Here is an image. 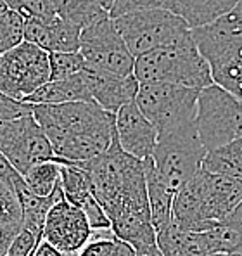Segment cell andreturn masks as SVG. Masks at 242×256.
I'll return each instance as SVG.
<instances>
[{
  "label": "cell",
  "mask_w": 242,
  "mask_h": 256,
  "mask_svg": "<svg viewBox=\"0 0 242 256\" xmlns=\"http://www.w3.org/2000/svg\"><path fill=\"white\" fill-rule=\"evenodd\" d=\"M32 114L45 134L54 156L66 163H85L111 146L116 135L114 114L96 102L32 106Z\"/></svg>",
  "instance_id": "1"
},
{
  "label": "cell",
  "mask_w": 242,
  "mask_h": 256,
  "mask_svg": "<svg viewBox=\"0 0 242 256\" xmlns=\"http://www.w3.org/2000/svg\"><path fill=\"white\" fill-rule=\"evenodd\" d=\"M134 76L138 84H170L194 90L213 85L210 64L198 50L192 35L137 58Z\"/></svg>",
  "instance_id": "2"
},
{
  "label": "cell",
  "mask_w": 242,
  "mask_h": 256,
  "mask_svg": "<svg viewBox=\"0 0 242 256\" xmlns=\"http://www.w3.org/2000/svg\"><path fill=\"white\" fill-rule=\"evenodd\" d=\"M112 21L135 59L147 52L178 44L190 35L187 22L170 10H134Z\"/></svg>",
  "instance_id": "3"
},
{
  "label": "cell",
  "mask_w": 242,
  "mask_h": 256,
  "mask_svg": "<svg viewBox=\"0 0 242 256\" xmlns=\"http://www.w3.org/2000/svg\"><path fill=\"white\" fill-rule=\"evenodd\" d=\"M194 125L206 152L242 138V100L214 84L199 90Z\"/></svg>",
  "instance_id": "4"
},
{
  "label": "cell",
  "mask_w": 242,
  "mask_h": 256,
  "mask_svg": "<svg viewBox=\"0 0 242 256\" xmlns=\"http://www.w3.org/2000/svg\"><path fill=\"white\" fill-rule=\"evenodd\" d=\"M206 149L201 144L196 125H185L158 137L152 163L158 173L173 192L188 184L201 170Z\"/></svg>",
  "instance_id": "5"
},
{
  "label": "cell",
  "mask_w": 242,
  "mask_h": 256,
  "mask_svg": "<svg viewBox=\"0 0 242 256\" xmlns=\"http://www.w3.org/2000/svg\"><path fill=\"white\" fill-rule=\"evenodd\" d=\"M199 90L170 84H140L135 104L156 128L158 137L196 120Z\"/></svg>",
  "instance_id": "6"
},
{
  "label": "cell",
  "mask_w": 242,
  "mask_h": 256,
  "mask_svg": "<svg viewBox=\"0 0 242 256\" xmlns=\"http://www.w3.org/2000/svg\"><path fill=\"white\" fill-rule=\"evenodd\" d=\"M78 52L90 68L109 71L120 76L134 74L135 58L126 48L109 14H102L83 26Z\"/></svg>",
  "instance_id": "7"
},
{
  "label": "cell",
  "mask_w": 242,
  "mask_h": 256,
  "mask_svg": "<svg viewBox=\"0 0 242 256\" xmlns=\"http://www.w3.org/2000/svg\"><path fill=\"white\" fill-rule=\"evenodd\" d=\"M50 82L48 52L22 42L0 56V92L14 100H22Z\"/></svg>",
  "instance_id": "8"
},
{
  "label": "cell",
  "mask_w": 242,
  "mask_h": 256,
  "mask_svg": "<svg viewBox=\"0 0 242 256\" xmlns=\"http://www.w3.org/2000/svg\"><path fill=\"white\" fill-rule=\"evenodd\" d=\"M0 152L21 176L38 163L58 161L33 114L0 123Z\"/></svg>",
  "instance_id": "9"
},
{
  "label": "cell",
  "mask_w": 242,
  "mask_h": 256,
  "mask_svg": "<svg viewBox=\"0 0 242 256\" xmlns=\"http://www.w3.org/2000/svg\"><path fill=\"white\" fill-rule=\"evenodd\" d=\"M92 236L94 232L88 228L83 212L62 196L47 213L42 239L59 250L62 256H70L80 253L92 240Z\"/></svg>",
  "instance_id": "10"
},
{
  "label": "cell",
  "mask_w": 242,
  "mask_h": 256,
  "mask_svg": "<svg viewBox=\"0 0 242 256\" xmlns=\"http://www.w3.org/2000/svg\"><path fill=\"white\" fill-rule=\"evenodd\" d=\"M114 130L116 140L126 154L138 161L152 156L158 144V132L135 102L123 106L114 114Z\"/></svg>",
  "instance_id": "11"
},
{
  "label": "cell",
  "mask_w": 242,
  "mask_h": 256,
  "mask_svg": "<svg viewBox=\"0 0 242 256\" xmlns=\"http://www.w3.org/2000/svg\"><path fill=\"white\" fill-rule=\"evenodd\" d=\"M82 74L85 78L86 88H88L92 100L104 111L116 114L123 106L135 102L140 84L135 80L134 74L120 76V74L109 73V71L90 68L86 64Z\"/></svg>",
  "instance_id": "12"
},
{
  "label": "cell",
  "mask_w": 242,
  "mask_h": 256,
  "mask_svg": "<svg viewBox=\"0 0 242 256\" xmlns=\"http://www.w3.org/2000/svg\"><path fill=\"white\" fill-rule=\"evenodd\" d=\"M196 182L201 192L204 212L211 224H222L242 202V182L239 180L199 170Z\"/></svg>",
  "instance_id": "13"
},
{
  "label": "cell",
  "mask_w": 242,
  "mask_h": 256,
  "mask_svg": "<svg viewBox=\"0 0 242 256\" xmlns=\"http://www.w3.org/2000/svg\"><path fill=\"white\" fill-rule=\"evenodd\" d=\"M10 189L14 190L18 201H20L21 212H22V228L28 232H32L35 237H38L42 240V234H44V225L47 213L50 212V208L62 198V189H60V182L56 187V190L47 198H40V196L33 194L28 189V186L24 184L22 176H18L16 182L12 184Z\"/></svg>",
  "instance_id": "14"
},
{
  "label": "cell",
  "mask_w": 242,
  "mask_h": 256,
  "mask_svg": "<svg viewBox=\"0 0 242 256\" xmlns=\"http://www.w3.org/2000/svg\"><path fill=\"white\" fill-rule=\"evenodd\" d=\"M144 178H146L147 201H149L150 222H152L154 232H161L172 224V206L175 192L168 187V184L160 176L156 166L152 163V158H147L142 161Z\"/></svg>",
  "instance_id": "15"
},
{
  "label": "cell",
  "mask_w": 242,
  "mask_h": 256,
  "mask_svg": "<svg viewBox=\"0 0 242 256\" xmlns=\"http://www.w3.org/2000/svg\"><path fill=\"white\" fill-rule=\"evenodd\" d=\"M24 104L30 106H50V104H68V102H94L86 88L85 78L82 73L74 74L66 80L47 82L28 96Z\"/></svg>",
  "instance_id": "16"
},
{
  "label": "cell",
  "mask_w": 242,
  "mask_h": 256,
  "mask_svg": "<svg viewBox=\"0 0 242 256\" xmlns=\"http://www.w3.org/2000/svg\"><path fill=\"white\" fill-rule=\"evenodd\" d=\"M156 246L162 256H211L204 232H187L170 224L156 234Z\"/></svg>",
  "instance_id": "17"
},
{
  "label": "cell",
  "mask_w": 242,
  "mask_h": 256,
  "mask_svg": "<svg viewBox=\"0 0 242 256\" xmlns=\"http://www.w3.org/2000/svg\"><path fill=\"white\" fill-rule=\"evenodd\" d=\"M240 0H176V14L190 30L202 28L228 14Z\"/></svg>",
  "instance_id": "18"
},
{
  "label": "cell",
  "mask_w": 242,
  "mask_h": 256,
  "mask_svg": "<svg viewBox=\"0 0 242 256\" xmlns=\"http://www.w3.org/2000/svg\"><path fill=\"white\" fill-rule=\"evenodd\" d=\"M208 64L213 84L242 100V44L223 52Z\"/></svg>",
  "instance_id": "19"
},
{
  "label": "cell",
  "mask_w": 242,
  "mask_h": 256,
  "mask_svg": "<svg viewBox=\"0 0 242 256\" xmlns=\"http://www.w3.org/2000/svg\"><path fill=\"white\" fill-rule=\"evenodd\" d=\"M201 170L242 182V138L228 142L218 149L208 150L202 158Z\"/></svg>",
  "instance_id": "20"
},
{
  "label": "cell",
  "mask_w": 242,
  "mask_h": 256,
  "mask_svg": "<svg viewBox=\"0 0 242 256\" xmlns=\"http://www.w3.org/2000/svg\"><path fill=\"white\" fill-rule=\"evenodd\" d=\"M22 230V212L14 190L0 182V242L9 246Z\"/></svg>",
  "instance_id": "21"
},
{
  "label": "cell",
  "mask_w": 242,
  "mask_h": 256,
  "mask_svg": "<svg viewBox=\"0 0 242 256\" xmlns=\"http://www.w3.org/2000/svg\"><path fill=\"white\" fill-rule=\"evenodd\" d=\"M82 26L76 22L54 16L47 21V48L50 52H78L80 50Z\"/></svg>",
  "instance_id": "22"
},
{
  "label": "cell",
  "mask_w": 242,
  "mask_h": 256,
  "mask_svg": "<svg viewBox=\"0 0 242 256\" xmlns=\"http://www.w3.org/2000/svg\"><path fill=\"white\" fill-rule=\"evenodd\" d=\"M59 182L62 189L64 199L71 202L73 206H78L85 201L88 196H92V187H90V176L82 166L74 163L60 164Z\"/></svg>",
  "instance_id": "23"
},
{
  "label": "cell",
  "mask_w": 242,
  "mask_h": 256,
  "mask_svg": "<svg viewBox=\"0 0 242 256\" xmlns=\"http://www.w3.org/2000/svg\"><path fill=\"white\" fill-rule=\"evenodd\" d=\"M66 161L59 160L58 161H45V163H38L35 166H32L28 172L22 175V180L28 186V189L33 194L40 196V198H47L56 190V187L59 186V172L60 164H64Z\"/></svg>",
  "instance_id": "24"
},
{
  "label": "cell",
  "mask_w": 242,
  "mask_h": 256,
  "mask_svg": "<svg viewBox=\"0 0 242 256\" xmlns=\"http://www.w3.org/2000/svg\"><path fill=\"white\" fill-rule=\"evenodd\" d=\"M56 16L76 22L82 28L90 21L97 20L102 14H108L94 0H48Z\"/></svg>",
  "instance_id": "25"
},
{
  "label": "cell",
  "mask_w": 242,
  "mask_h": 256,
  "mask_svg": "<svg viewBox=\"0 0 242 256\" xmlns=\"http://www.w3.org/2000/svg\"><path fill=\"white\" fill-rule=\"evenodd\" d=\"M24 42V18L16 10H4L0 14V56L16 48Z\"/></svg>",
  "instance_id": "26"
},
{
  "label": "cell",
  "mask_w": 242,
  "mask_h": 256,
  "mask_svg": "<svg viewBox=\"0 0 242 256\" xmlns=\"http://www.w3.org/2000/svg\"><path fill=\"white\" fill-rule=\"evenodd\" d=\"M48 70H50V82L66 80L85 70L80 52H50L48 54Z\"/></svg>",
  "instance_id": "27"
},
{
  "label": "cell",
  "mask_w": 242,
  "mask_h": 256,
  "mask_svg": "<svg viewBox=\"0 0 242 256\" xmlns=\"http://www.w3.org/2000/svg\"><path fill=\"white\" fill-rule=\"evenodd\" d=\"M161 9L176 14V0H116L109 16L112 20L123 16V14L134 12V10H150Z\"/></svg>",
  "instance_id": "28"
},
{
  "label": "cell",
  "mask_w": 242,
  "mask_h": 256,
  "mask_svg": "<svg viewBox=\"0 0 242 256\" xmlns=\"http://www.w3.org/2000/svg\"><path fill=\"white\" fill-rule=\"evenodd\" d=\"M10 10H16L22 18H40V20H50L54 18V10L48 0H4Z\"/></svg>",
  "instance_id": "29"
},
{
  "label": "cell",
  "mask_w": 242,
  "mask_h": 256,
  "mask_svg": "<svg viewBox=\"0 0 242 256\" xmlns=\"http://www.w3.org/2000/svg\"><path fill=\"white\" fill-rule=\"evenodd\" d=\"M80 210L86 218V224L92 232H104L111 230V222H109L108 214H106L104 208L97 202L94 196H88L85 201L80 204Z\"/></svg>",
  "instance_id": "30"
},
{
  "label": "cell",
  "mask_w": 242,
  "mask_h": 256,
  "mask_svg": "<svg viewBox=\"0 0 242 256\" xmlns=\"http://www.w3.org/2000/svg\"><path fill=\"white\" fill-rule=\"evenodd\" d=\"M38 242H40L38 237H35L32 232L22 228L20 234L14 237L12 242L9 244V248H7L4 256H33V251L38 246Z\"/></svg>",
  "instance_id": "31"
},
{
  "label": "cell",
  "mask_w": 242,
  "mask_h": 256,
  "mask_svg": "<svg viewBox=\"0 0 242 256\" xmlns=\"http://www.w3.org/2000/svg\"><path fill=\"white\" fill-rule=\"evenodd\" d=\"M32 109L33 108L30 106V104L14 100L0 92V123H6V122H10V120H18V118H22V116L32 114Z\"/></svg>",
  "instance_id": "32"
},
{
  "label": "cell",
  "mask_w": 242,
  "mask_h": 256,
  "mask_svg": "<svg viewBox=\"0 0 242 256\" xmlns=\"http://www.w3.org/2000/svg\"><path fill=\"white\" fill-rule=\"evenodd\" d=\"M112 251H114V237H109V239L100 237L86 244L78 256H112Z\"/></svg>",
  "instance_id": "33"
},
{
  "label": "cell",
  "mask_w": 242,
  "mask_h": 256,
  "mask_svg": "<svg viewBox=\"0 0 242 256\" xmlns=\"http://www.w3.org/2000/svg\"><path fill=\"white\" fill-rule=\"evenodd\" d=\"M18 176H21V175L14 170L12 166H10V163L4 158V154L0 152V182H4L6 186L12 187V184L16 182Z\"/></svg>",
  "instance_id": "34"
},
{
  "label": "cell",
  "mask_w": 242,
  "mask_h": 256,
  "mask_svg": "<svg viewBox=\"0 0 242 256\" xmlns=\"http://www.w3.org/2000/svg\"><path fill=\"white\" fill-rule=\"evenodd\" d=\"M33 256H62V253L59 250H56L52 244H48L47 240L42 239L38 246L35 248V251H33Z\"/></svg>",
  "instance_id": "35"
},
{
  "label": "cell",
  "mask_w": 242,
  "mask_h": 256,
  "mask_svg": "<svg viewBox=\"0 0 242 256\" xmlns=\"http://www.w3.org/2000/svg\"><path fill=\"white\" fill-rule=\"evenodd\" d=\"M112 256H135V250L130 244L123 242V240L114 237V251H112Z\"/></svg>",
  "instance_id": "36"
},
{
  "label": "cell",
  "mask_w": 242,
  "mask_h": 256,
  "mask_svg": "<svg viewBox=\"0 0 242 256\" xmlns=\"http://www.w3.org/2000/svg\"><path fill=\"white\" fill-rule=\"evenodd\" d=\"M135 256H162V254L156 244H149V246H142L138 250H135Z\"/></svg>",
  "instance_id": "37"
},
{
  "label": "cell",
  "mask_w": 242,
  "mask_h": 256,
  "mask_svg": "<svg viewBox=\"0 0 242 256\" xmlns=\"http://www.w3.org/2000/svg\"><path fill=\"white\" fill-rule=\"evenodd\" d=\"M94 2H96L97 6H99L100 9L104 10V12L111 14V10H112V7H114L116 0H94Z\"/></svg>",
  "instance_id": "38"
},
{
  "label": "cell",
  "mask_w": 242,
  "mask_h": 256,
  "mask_svg": "<svg viewBox=\"0 0 242 256\" xmlns=\"http://www.w3.org/2000/svg\"><path fill=\"white\" fill-rule=\"evenodd\" d=\"M211 256H242L239 253H213Z\"/></svg>",
  "instance_id": "39"
},
{
  "label": "cell",
  "mask_w": 242,
  "mask_h": 256,
  "mask_svg": "<svg viewBox=\"0 0 242 256\" xmlns=\"http://www.w3.org/2000/svg\"><path fill=\"white\" fill-rule=\"evenodd\" d=\"M7 248H9V246H6V244H4V242H0V256H4V254H6Z\"/></svg>",
  "instance_id": "40"
},
{
  "label": "cell",
  "mask_w": 242,
  "mask_h": 256,
  "mask_svg": "<svg viewBox=\"0 0 242 256\" xmlns=\"http://www.w3.org/2000/svg\"><path fill=\"white\" fill-rule=\"evenodd\" d=\"M4 10H7V6L4 4V0H0V14H2Z\"/></svg>",
  "instance_id": "41"
}]
</instances>
